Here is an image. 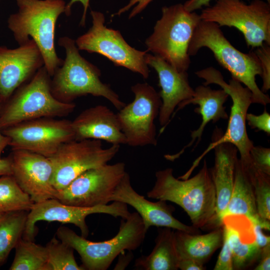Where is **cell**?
Listing matches in <instances>:
<instances>
[{
	"mask_svg": "<svg viewBox=\"0 0 270 270\" xmlns=\"http://www.w3.org/2000/svg\"><path fill=\"white\" fill-rule=\"evenodd\" d=\"M155 176L154 186L146 193L148 198L178 205L196 228L211 226L216 215V196L206 160L198 173L190 178H176L170 168L157 171Z\"/></svg>",
	"mask_w": 270,
	"mask_h": 270,
	"instance_id": "1",
	"label": "cell"
},
{
	"mask_svg": "<svg viewBox=\"0 0 270 270\" xmlns=\"http://www.w3.org/2000/svg\"><path fill=\"white\" fill-rule=\"evenodd\" d=\"M16 12L10 14L8 26L20 45L30 38L37 44L44 60V66L52 76L63 60L56 52V26L59 16L64 12V0H16Z\"/></svg>",
	"mask_w": 270,
	"mask_h": 270,
	"instance_id": "2",
	"label": "cell"
},
{
	"mask_svg": "<svg viewBox=\"0 0 270 270\" xmlns=\"http://www.w3.org/2000/svg\"><path fill=\"white\" fill-rule=\"evenodd\" d=\"M202 48H208L218 64L230 73L232 78L250 90L254 104L266 106L270 102L269 96L256 82V76H261L262 71L254 51L248 54L240 51L226 38L218 24L200 20L190 42L189 56L196 54Z\"/></svg>",
	"mask_w": 270,
	"mask_h": 270,
	"instance_id": "3",
	"label": "cell"
},
{
	"mask_svg": "<svg viewBox=\"0 0 270 270\" xmlns=\"http://www.w3.org/2000/svg\"><path fill=\"white\" fill-rule=\"evenodd\" d=\"M58 44L64 48L66 58L50 80L51 92L56 98L70 103L78 97L91 94L104 98L118 110L126 105L108 84L100 80V69L80 56L75 40L63 36Z\"/></svg>",
	"mask_w": 270,
	"mask_h": 270,
	"instance_id": "4",
	"label": "cell"
},
{
	"mask_svg": "<svg viewBox=\"0 0 270 270\" xmlns=\"http://www.w3.org/2000/svg\"><path fill=\"white\" fill-rule=\"evenodd\" d=\"M50 77L44 66H42L4 102L0 108L2 130L37 118L66 116L74 111L76 106L73 102H63L54 96Z\"/></svg>",
	"mask_w": 270,
	"mask_h": 270,
	"instance_id": "5",
	"label": "cell"
},
{
	"mask_svg": "<svg viewBox=\"0 0 270 270\" xmlns=\"http://www.w3.org/2000/svg\"><path fill=\"white\" fill-rule=\"evenodd\" d=\"M146 232L140 216L134 212L122 220L118 232L108 240L92 242L66 226L58 228L56 234L59 240L78 252L84 270H106L120 253L137 249Z\"/></svg>",
	"mask_w": 270,
	"mask_h": 270,
	"instance_id": "6",
	"label": "cell"
},
{
	"mask_svg": "<svg viewBox=\"0 0 270 270\" xmlns=\"http://www.w3.org/2000/svg\"><path fill=\"white\" fill-rule=\"evenodd\" d=\"M162 16L156 23L152 34L145 42L150 51L178 70L187 71L190 64L188 48L200 14L189 12L184 4L164 6Z\"/></svg>",
	"mask_w": 270,
	"mask_h": 270,
	"instance_id": "7",
	"label": "cell"
},
{
	"mask_svg": "<svg viewBox=\"0 0 270 270\" xmlns=\"http://www.w3.org/2000/svg\"><path fill=\"white\" fill-rule=\"evenodd\" d=\"M200 78L204 80V86L216 84L224 90L232 100L228 124L225 132L221 134L220 129L216 128L212 141L203 154L194 162L190 170H193L204 156L220 144L228 142L234 145L240 154V160L244 163L250 162V151L254 146L246 129V116L248 109L253 104L252 94L246 86L238 80L232 78L228 83L224 78L222 73L210 66L195 72Z\"/></svg>",
	"mask_w": 270,
	"mask_h": 270,
	"instance_id": "8",
	"label": "cell"
},
{
	"mask_svg": "<svg viewBox=\"0 0 270 270\" xmlns=\"http://www.w3.org/2000/svg\"><path fill=\"white\" fill-rule=\"evenodd\" d=\"M215 0L202 10V20L236 28L248 47L256 48L264 42L270 45V3L263 0L249 4L242 0Z\"/></svg>",
	"mask_w": 270,
	"mask_h": 270,
	"instance_id": "9",
	"label": "cell"
},
{
	"mask_svg": "<svg viewBox=\"0 0 270 270\" xmlns=\"http://www.w3.org/2000/svg\"><path fill=\"white\" fill-rule=\"evenodd\" d=\"M90 14L92 27L75 40L78 49L101 54L116 66L124 67L148 78L150 71L145 59L148 51L135 49L126 42L120 31L106 28L102 13L92 10Z\"/></svg>",
	"mask_w": 270,
	"mask_h": 270,
	"instance_id": "10",
	"label": "cell"
},
{
	"mask_svg": "<svg viewBox=\"0 0 270 270\" xmlns=\"http://www.w3.org/2000/svg\"><path fill=\"white\" fill-rule=\"evenodd\" d=\"M120 147L112 144L104 148L101 140L90 139L64 143L49 158L53 166L54 188L56 191L60 190L86 170L108 164Z\"/></svg>",
	"mask_w": 270,
	"mask_h": 270,
	"instance_id": "11",
	"label": "cell"
},
{
	"mask_svg": "<svg viewBox=\"0 0 270 270\" xmlns=\"http://www.w3.org/2000/svg\"><path fill=\"white\" fill-rule=\"evenodd\" d=\"M131 90L134 96V100L116 114L126 144L132 147L156 146L155 120L162 104L158 92L146 82L138 83Z\"/></svg>",
	"mask_w": 270,
	"mask_h": 270,
	"instance_id": "12",
	"label": "cell"
},
{
	"mask_svg": "<svg viewBox=\"0 0 270 270\" xmlns=\"http://www.w3.org/2000/svg\"><path fill=\"white\" fill-rule=\"evenodd\" d=\"M9 138L12 150H24L47 158L64 143L74 140L72 121L42 118L24 122L2 130Z\"/></svg>",
	"mask_w": 270,
	"mask_h": 270,
	"instance_id": "13",
	"label": "cell"
},
{
	"mask_svg": "<svg viewBox=\"0 0 270 270\" xmlns=\"http://www.w3.org/2000/svg\"><path fill=\"white\" fill-rule=\"evenodd\" d=\"M126 172L122 162L88 170L65 188L56 191L55 198L64 204L80 207L106 204Z\"/></svg>",
	"mask_w": 270,
	"mask_h": 270,
	"instance_id": "14",
	"label": "cell"
},
{
	"mask_svg": "<svg viewBox=\"0 0 270 270\" xmlns=\"http://www.w3.org/2000/svg\"><path fill=\"white\" fill-rule=\"evenodd\" d=\"M94 214H108L125 219L130 212L127 204L119 202L93 207H80L64 204L56 198H50L34 204L28 212L22 238L34 241L36 234V222L46 221L74 224L80 228L82 236L86 238L89 230L86 218Z\"/></svg>",
	"mask_w": 270,
	"mask_h": 270,
	"instance_id": "15",
	"label": "cell"
},
{
	"mask_svg": "<svg viewBox=\"0 0 270 270\" xmlns=\"http://www.w3.org/2000/svg\"><path fill=\"white\" fill-rule=\"evenodd\" d=\"M10 156L12 176L34 203L55 198L53 166L49 158L24 150H14Z\"/></svg>",
	"mask_w": 270,
	"mask_h": 270,
	"instance_id": "16",
	"label": "cell"
},
{
	"mask_svg": "<svg viewBox=\"0 0 270 270\" xmlns=\"http://www.w3.org/2000/svg\"><path fill=\"white\" fill-rule=\"evenodd\" d=\"M43 66L42 56L32 39L16 48L0 46V98L2 102Z\"/></svg>",
	"mask_w": 270,
	"mask_h": 270,
	"instance_id": "17",
	"label": "cell"
},
{
	"mask_svg": "<svg viewBox=\"0 0 270 270\" xmlns=\"http://www.w3.org/2000/svg\"><path fill=\"white\" fill-rule=\"evenodd\" d=\"M110 202H119L134 208L140 216L144 228L166 227L192 234H199L198 228L186 225L172 215L174 207L166 201L152 202L138 194L132 188L128 174L126 172L110 198Z\"/></svg>",
	"mask_w": 270,
	"mask_h": 270,
	"instance_id": "18",
	"label": "cell"
},
{
	"mask_svg": "<svg viewBox=\"0 0 270 270\" xmlns=\"http://www.w3.org/2000/svg\"><path fill=\"white\" fill-rule=\"evenodd\" d=\"M145 59L148 66L152 67L157 72L158 84L161 88L158 94L162 104L158 116L162 132L170 121L176 108L192 96L194 89L190 84L187 71L178 70L154 54H146Z\"/></svg>",
	"mask_w": 270,
	"mask_h": 270,
	"instance_id": "19",
	"label": "cell"
},
{
	"mask_svg": "<svg viewBox=\"0 0 270 270\" xmlns=\"http://www.w3.org/2000/svg\"><path fill=\"white\" fill-rule=\"evenodd\" d=\"M72 124L74 140H103L119 146L126 144L116 114L106 106L98 105L86 108Z\"/></svg>",
	"mask_w": 270,
	"mask_h": 270,
	"instance_id": "20",
	"label": "cell"
},
{
	"mask_svg": "<svg viewBox=\"0 0 270 270\" xmlns=\"http://www.w3.org/2000/svg\"><path fill=\"white\" fill-rule=\"evenodd\" d=\"M228 95L226 92L221 89L214 90L204 85L198 86L194 90L192 96L180 103L176 109L172 118L178 110L190 104H197L198 108L194 109L195 112L201 115L202 121L199 127L191 132V140L178 152L173 155H166V159L173 160L178 158L184 151L195 144L194 148L200 142L204 128L210 122L215 123L218 120L228 118L224 106Z\"/></svg>",
	"mask_w": 270,
	"mask_h": 270,
	"instance_id": "21",
	"label": "cell"
},
{
	"mask_svg": "<svg viewBox=\"0 0 270 270\" xmlns=\"http://www.w3.org/2000/svg\"><path fill=\"white\" fill-rule=\"evenodd\" d=\"M214 164L210 169L216 196V212L212 226H218L220 216L226 210L230 200L234 180L235 170L238 159V149L228 142L216 146Z\"/></svg>",
	"mask_w": 270,
	"mask_h": 270,
	"instance_id": "22",
	"label": "cell"
},
{
	"mask_svg": "<svg viewBox=\"0 0 270 270\" xmlns=\"http://www.w3.org/2000/svg\"><path fill=\"white\" fill-rule=\"evenodd\" d=\"M228 216H244L252 224L259 222L266 229H270V224L263 222L258 214L254 187L239 158L236 164L232 193L226 210L219 218L218 227L222 224L223 218Z\"/></svg>",
	"mask_w": 270,
	"mask_h": 270,
	"instance_id": "23",
	"label": "cell"
},
{
	"mask_svg": "<svg viewBox=\"0 0 270 270\" xmlns=\"http://www.w3.org/2000/svg\"><path fill=\"white\" fill-rule=\"evenodd\" d=\"M174 240L178 260L191 259L204 264L222 245V228L204 234H192L174 230Z\"/></svg>",
	"mask_w": 270,
	"mask_h": 270,
	"instance_id": "24",
	"label": "cell"
},
{
	"mask_svg": "<svg viewBox=\"0 0 270 270\" xmlns=\"http://www.w3.org/2000/svg\"><path fill=\"white\" fill-rule=\"evenodd\" d=\"M174 230L160 227L150 254L138 258L135 266L144 270H177L178 258L174 240Z\"/></svg>",
	"mask_w": 270,
	"mask_h": 270,
	"instance_id": "25",
	"label": "cell"
},
{
	"mask_svg": "<svg viewBox=\"0 0 270 270\" xmlns=\"http://www.w3.org/2000/svg\"><path fill=\"white\" fill-rule=\"evenodd\" d=\"M222 230L226 234L232 250L233 270L245 269L254 264L260 256L262 248L254 240H244L242 230L224 219Z\"/></svg>",
	"mask_w": 270,
	"mask_h": 270,
	"instance_id": "26",
	"label": "cell"
},
{
	"mask_svg": "<svg viewBox=\"0 0 270 270\" xmlns=\"http://www.w3.org/2000/svg\"><path fill=\"white\" fill-rule=\"evenodd\" d=\"M28 214L26 210L12 211L0 217V266L22 237Z\"/></svg>",
	"mask_w": 270,
	"mask_h": 270,
	"instance_id": "27",
	"label": "cell"
},
{
	"mask_svg": "<svg viewBox=\"0 0 270 270\" xmlns=\"http://www.w3.org/2000/svg\"><path fill=\"white\" fill-rule=\"evenodd\" d=\"M10 270H48L46 248L22 238L15 248Z\"/></svg>",
	"mask_w": 270,
	"mask_h": 270,
	"instance_id": "28",
	"label": "cell"
},
{
	"mask_svg": "<svg viewBox=\"0 0 270 270\" xmlns=\"http://www.w3.org/2000/svg\"><path fill=\"white\" fill-rule=\"evenodd\" d=\"M30 196L18 185L12 175L0 177V210L29 212L34 204Z\"/></svg>",
	"mask_w": 270,
	"mask_h": 270,
	"instance_id": "29",
	"label": "cell"
},
{
	"mask_svg": "<svg viewBox=\"0 0 270 270\" xmlns=\"http://www.w3.org/2000/svg\"><path fill=\"white\" fill-rule=\"evenodd\" d=\"M242 164L249 174L254 187L258 214L263 222L270 224V175L255 168L250 162L248 164Z\"/></svg>",
	"mask_w": 270,
	"mask_h": 270,
	"instance_id": "30",
	"label": "cell"
},
{
	"mask_svg": "<svg viewBox=\"0 0 270 270\" xmlns=\"http://www.w3.org/2000/svg\"><path fill=\"white\" fill-rule=\"evenodd\" d=\"M48 270H84L77 264L74 249L54 236L46 244Z\"/></svg>",
	"mask_w": 270,
	"mask_h": 270,
	"instance_id": "31",
	"label": "cell"
},
{
	"mask_svg": "<svg viewBox=\"0 0 270 270\" xmlns=\"http://www.w3.org/2000/svg\"><path fill=\"white\" fill-rule=\"evenodd\" d=\"M261 67L262 86L261 90L266 93L270 88V45L264 42L254 51Z\"/></svg>",
	"mask_w": 270,
	"mask_h": 270,
	"instance_id": "32",
	"label": "cell"
},
{
	"mask_svg": "<svg viewBox=\"0 0 270 270\" xmlns=\"http://www.w3.org/2000/svg\"><path fill=\"white\" fill-rule=\"evenodd\" d=\"M252 165L258 170L270 175V148L254 146L250 151Z\"/></svg>",
	"mask_w": 270,
	"mask_h": 270,
	"instance_id": "33",
	"label": "cell"
},
{
	"mask_svg": "<svg viewBox=\"0 0 270 270\" xmlns=\"http://www.w3.org/2000/svg\"><path fill=\"white\" fill-rule=\"evenodd\" d=\"M222 250L219 254L214 270H234L232 250L226 234L223 230Z\"/></svg>",
	"mask_w": 270,
	"mask_h": 270,
	"instance_id": "34",
	"label": "cell"
},
{
	"mask_svg": "<svg viewBox=\"0 0 270 270\" xmlns=\"http://www.w3.org/2000/svg\"><path fill=\"white\" fill-rule=\"evenodd\" d=\"M246 122H248L251 128L263 131L268 135L270 134V114L266 109L259 115L248 113Z\"/></svg>",
	"mask_w": 270,
	"mask_h": 270,
	"instance_id": "35",
	"label": "cell"
},
{
	"mask_svg": "<svg viewBox=\"0 0 270 270\" xmlns=\"http://www.w3.org/2000/svg\"><path fill=\"white\" fill-rule=\"evenodd\" d=\"M153 0H130L128 3L124 7L120 9L118 12L114 14L112 16H120L121 14L128 10L132 6L136 4L130 12L128 18H134L141 12Z\"/></svg>",
	"mask_w": 270,
	"mask_h": 270,
	"instance_id": "36",
	"label": "cell"
},
{
	"mask_svg": "<svg viewBox=\"0 0 270 270\" xmlns=\"http://www.w3.org/2000/svg\"><path fill=\"white\" fill-rule=\"evenodd\" d=\"M252 224L254 240L256 244L261 248L270 244V236L263 233L262 226L258 222Z\"/></svg>",
	"mask_w": 270,
	"mask_h": 270,
	"instance_id": "37",
	"label": "cell"
},
{
	"mask_svg": "<svg viewBox=\"0 0 270 270\" xmlns=\"http://www.w3.org/2000/svg\"><path fill=\"white\" fill-rule=\"evenodd\" d=\"M260 262L254 268V270H270V244L262 248Z\"/></svg>",
	"mask_w": 270,
	"mask_h": 270,
	"instance_id": "38",
	"label": "cell"
},
{
	"mask_svg": "<svg viewBox=\"0 0 270 270\" xmlns=\"http://www.w3.org/2000/svg\"><path fill=\"white\" fill-rule=\"evenodd\" d=\"M76 2H80L83 6L84 10L82 16L80 21V25L84 27L86 24V20L88 8L89 6L90 0H70V1L66 5L64 14L66 16H70L71 14V8L72 5Z\"/></svg>",
	"mask_w": 270,
	"mask_h": 270,
	"instance_id": "39",
	"label": "cell"
},
{
	"mask_svg": "<svg viewBox=\"0 0 270 270\" xmlns=\"http://www.w3.org/2000/svg\"><path fill=\"white\" fill-rule=\"evenodd\" d=\"M178 269L182 270H204L206 268L204 264L191 259H182L178 260Z\"/></svg>",
	"mask_w": 270,
	"mask_h": 270,
	"instance_id": "40",
	"label": "cell"
},
{
	"mask_svg": "<svg viewBox=\"0 0 270 270\" xmlns=\"http://www.w3.org/2000/svg\"><path fill=\"white\" fill-rule=\"evenodd\" d=\"M212 0H188L184 4V8L189 12H195L203 7H206L210 5ZM270 3V0H266Z\"/></svg>",
	"mask_w": 270,
	"mask_h": 270,
	"instance_id": "41",
	"label": "cell"
},
{
	"mask_svg": "<svg viewBox=\"0 0 270 270\" xmlns=\"http://www.w3.org/2000/svg\"><path fill=\"white\" fill-rule=\"evenodd\" d=\"M6 175H12V161L10 156L0 158V177Z\"/></svg>",
	"mask_w": 270,
	"mask_h": 270,
	"instance_id": "42",
	"label": "cell"
},
{
	"mask_svg": "<svg viewBox=\"0 0 270 270\" xmlns=\"http://www.w3.org/2000/svg\"><path fill=\"white\" fill-rule=\"evenodd\" d=\"M120 253V258H118V260L116 264L114 270H124L129 264L130 262L133 258V255L130 251H129L126 254H124L123 252Z\"/></svg>",
	"mask_w": 270,
	"mask_h": 270,
	"instance_id": "43",
	"label": "cell"
},
{
	"mask_svg": "<svg viewBox=\"0 0 270 270\" xmlns=\"http://www.w3.org/2000/svg\"><path fill=\"white\" fill-rule=\"evenodd\" d=\"M2 101L0 98V108ZM10 140L8 137L4 134L2 132V129L0 126V158L5 148L9 146Z\"/></svg>",
	"mask_w": 270,
	"mask_h": 270,
	"instance_id": "44",
	"label": "cell"
},
{
	"mask_svg": "<svg viewBox=\"0 0 270 270\" xmlns=\"http://www.w3.org/2000/svg\"><path fill=\"white\" fill-rule=\"evenodd\" d=\"M4 212L0 210V217L4 214Z\"/></svg>",
	"mask_w": 270,
	"mask_h": 270,
	"instance_id": "45",
	"label": "cell"
},
{
	"mask_svg": "<svg viewBox=\"0 0 270 270\" xmlns=\"http://www.w3.org/2000/svg\"></svg>",
	"mask_w": 270,
	"mask_h": 270,
	"instance_id": "46",
	"label": "cell"
}]
</instances>
